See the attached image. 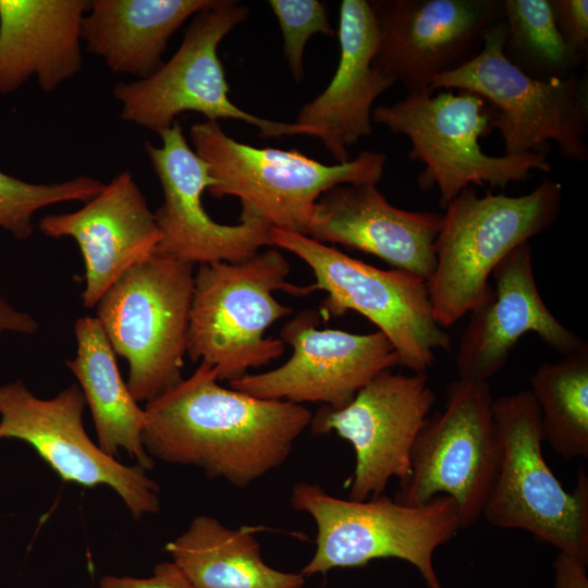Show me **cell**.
I'll return each mask as SVG.
<instances>
[{
  "label": "cell",
  "instance_id": "8",
  "mask_svg": "<svg viewBox=\"0 0 588 588\" xmlns=\"http://www.w3.org/2000/svg\"><path fill=\"white\" fill-rule=\"evenodd\" d=\"M504 19L485 35L479 54L462 68L434 78L429 89L465 90L493 110V128L503 139V156L546 152L554 143L574 162L588 160V83L577 73L539 81L512 65L503 54Z\"/></svg>",
  "mask_w": 588,
  "mask_h": 588
},
{
  "label": "cell",
  "instance_id": "9",
  "mask_svg": "<svg viewBox=\"0 0 588 588\" xmlns=\"http://www.w3.org/2000/svg\"><path fill=\"white\" fill-rule=\"evenodd\" d=\"M194 266L155 253L126 270L96 305L113 351L128 362L136 402L147 403L183 379Z\"/></svg>",
  "mask_w": 588,
  "mask_h": 588
},
{
  "label": "cell",
  "instance_id": "21",
  "mask_svg": "<svg viewBox=\"0 0 588 588\" xmlns=\"http://www.w3.org/2000/svg\"><path fill=\"white\" fill-rule=\"evenodd\" d=\"M340 60L327 88L305 103L294 123L317 133L338 163L351 160L350 147L370 136L375 100L394 83L373 65L377 25L370 1L340 5Z\"/></svg>",
  "mask_w": 588,
  "mask_h": 588
},
{
  "label": "cell",
  "instance_id": "17",
  "mask_svg": "<svg viewBox=\"0 0 588 588\" xmlns=\"http://www.w3.org/2000/svg\"><path fill=\"white\" fill-rule=\"evenodd\" d=\"M145 150L160 182L163 201L155 213L161 233L156 253L193 265L246 260L270 241L271 224L242 205L236 224H221L205 210L203 193L215 184L209 166L188 145L176 122Z\"/></svg>",
  "mask_w": 588,
  "mask_h": 588
},
{
  "label": "cell",
  "instance_id": "29",
  "mask_svg": "<svg viewBox=\"0 0 588 588\" xmlns=\"http://www.w3.org/2000/svg\"><path fill=\"white\" fill-rule=\"evenodd\" d=\"M283 37V53L296 82L305 75L304 51L315 34L334 36L324 2L318 0H269Z\"/></svg>",
  "mask_w": 588,
  "mask_h": 588
},
{
  "label": "cell",
  "instance_id": "20",
  "mask_svg": "<svg viewBox=\"0 0 588 588\" xmlns=\"http://www.w3.org/2000/svg\"><path fill=\"white\" fill-rule=\"evenodd\" d=\"M39 230L50 237H72L85 266V307H95L105 292L131 267L157 250L161 233L131 172L123 171L85 206L47 215Z\"/></svg>",
  "mask_w": 588,
  "mask_h": 588
},
{
  "label": "cell",
  "instance_id": "28",
  "mask_svg": "<svg viewBox=\"0 0 588 588\" xmlns=\"http://www.w3.org/2000/svg\"><path fill=\"white\" fill-rule=\"evenodd\" d=\"M103 186L99 180L85 175L59 183L35 184L0 171V228L26 241L34 232L36 211L63 201L87 203Z\"/></svg>",
  "mask_w": 588,
  "mask_h": 588
},
{
  "label": "cell",
  "instance_id": "10",
  "mask_svg": "<svg viewBox=\"0 0 588 588\" xmlns=\"http://www.w3.org/2000/svg\"><path fill=\"white\" fill-rule=\"evenodd\" d=\"M270 241L313 271L314 291L327 293L319 306L321 318L359 313L391 342L400 366L426 372L437 351L450 350V334L434 319L425 280L376 268L304 234L272 226Z\"/></svg>",
  "mask_w": 588,
  "mask_h": 588
},
{
  "label": "cell",
  "instance_id": "22",
  "mask_svg": "<svg viewBox=\"0 0 588 588\" xmlns=\"http://www.w3.org/2000/svg\"><path fill=\"white\" fill-rule=\"evenodd\" d=\"M87 0H0V94L35 77L51 93L83 66Z\"/></svg>",
  "mask_w": 588,
  "mask_h": 588
},
{
  "label": "cell",
  "instance_id": "14",
  "mask_svg": "<svg viewBox=\"0 0 588 588\" xmlns=\"http://www.w3.org/2000/svg\"><path fill=\"white\" fill-rule=\"evenodd\" d=\"M434 402L426 372L385 370L346 406L334 409L322 405L313 415V434L335 432L353 446L355 467L347 499L379 497L392 478L400 483L408 478L414 443Z\"/></svg>",
  "mask_w": 588,
  "mask_h": 588
},
{
  "label": "cell",
  "instance_id": "13",
  "mask_svg": "<svg viewBox=\"0 0 588 588\" xmlns=\"http://www.w3.org/2000/svg\"><path fill=\"white\" fill-rule=\"evenodd\" d=\"M85 405L77 384L50 400L36 397L21 381L0 385V439L26 442L64 481L112 488L136 519L157 513L159 485L140 466L121 464L90 440Z\"/></svg>",
  "mask_w": 588,
  "mask_h": 588
},
{
  "label": "cell",
  "instance_id": "31",
  "mask_svg": "<svg viewBox=\"0 0 588 588\" xmlns=\"http://www.w3.org/2000/svg\"><path fill=\"white\" fill-rule=\"evenodd\" d=\"M99 588H195L173 562H161L150 577L106 575L99 580Z\"/></svg>",
  "mask_w": 588,
  "mask_h": 588
},
{
  "label": "cell",
  "instance_id": "19",
  "mask_svg": "<svg viewBox=\"0 0 588 588\" xmlns=\"http://www.w3.org/2000/svg\"><path fill=\"white\" fill-rule=\"evenodd\" d=\"M443 213L391 205L376 185L339 184L318 198L306 236L371 254L426 282Z\"/></svg>",
  "mask_w": 588,
  "mask_h": 588
},
{
  "label": "cell",
  "instance_id": "5",
  "mask_svg": "<svg viewBox=\"0 0 588 588\" xmlns=\"http://www.w3.org/2000/svg\"><path fill=\"white\" fill-rule=\"evenodd\" d=\"M372 122L411 142L408 157L424 164L417 177L421 191L438 187L445 208L470 185L504 188L526 181L532 171L552 169L546 152L489 156L480 138L493 132V110L480 96L457 90L430 89L407 94L392 105L373 108Z\"/></svg>",
  "mask_w": 588,
  "mask_h": 588
},
{
  "label": "cell",
  "instance_id": "23",
  "mask_svg": "<svg viewBox=\"0 0 588 588\" xmlns=\"http://www.w3.org/2000/svg\"><path fill=\"white\" fill-rule=\"evenodd\" d=\"M213 0H93L82 21L86 49L114 73L146 78L171 36Z\"/></svg>",
  "mask_w": 588,
  "mask_h": 588
},
{
  "label": "cell",
  "instance_id": "32",
  "mask_svg": "<svg viewBox=\"0 0 588 588\" xmlns=\"http://www.w3.org/2000/svg\"><path fill=\"white\" fill-rule=\"evenodd\" d=\"M587 563L573 555L559 552L554 562L556 588H588Z\"/></svg>",
  "mask_w": 588,
  "mask_h": 588
},
{
  "label": "cell",
  "instance_id": "33",
  "mask_svg": "<svg viewBox=\"0 0 588 588\" xmlns=\"http://www.w3.org/2000/svg\"><path fill=\"white\" fill-rule=\"evenodd\" d=\"M37 327V322L29 315L13 309L0 297V333L3 331L32 333Z\"/></svg>",
  "mask_w": 588,
  "mask_h": 588
},
{
  "label": "cell",
  "instance_id": "16",
  "mask_svg": "<svg viewBox=\"0 0 588 588\" xmlns=\"http://www.w3.org/2000/svg\"><path fill=\"white\" fill-rule=\"evenodd\" d=\"M377 25L373 65L407 94L475 59L503 0L370 1Z\"/></svg>",
  "mask_w": 588,
  "mask_h": 588
},
{
  "label": "cell",
  "instance_id": "30",
  "mask_svg": "<svg viewBox=\"0 0 588 588\" xmlns=\"http://www.w3.org/2000/svg\"><path fill=\"white\" fill-rule=\"evenodd\" d=\"M558 28L566 44L576 52L588 51V1L550 0Z\"/></svg>",
  "mask_w": 588,
  "mask_h": 588
},
{
  "label": "cell",
  "instance_id": "15",
  "mask_svg": "<svg viewBox=\"0 0 588 588\" xmlns=\"http://www.w3.org/2000/svg\"><path fill=\"white\" fill-rule=\"evenodd\" d=\"M321 319L315 309L296 313L280 331V340L292 348L287 362L267 372L247 373L229 387L260 399L319 402L339 409L379 373L400 366L380 331L318 329Z\"/></svg>",
  "mask_w": 588,
  "mask_h": 588
},
{
  "label": "cell",
  "instance_id": "25",
  "mask_svg": "<svg viewBox=\"0 0 588 588\" xmlns=\"http://www.w3.org/2000/svg\"><path fill=\"white\" fill-rule=\"evenodd\" d=\"M166 550L195 588H303L306 581L268 565L253 528H230L208 515L196 516Z\"/></svg>",
  "mask_w": 588,
  "mask_h": 588
},
{
  "label": "cell",
  "instance_id": "1",
  "mask_svg": "<svg viewBox=\"0 0 588 588\" xmlns=\"http://www.w3.org/2000/svg\"><path fill=\"white\" fill-rule=\"evenodd\" d=\"M144 409L142 440L150 457L197 466L237 488L280 467L313 418L302 404L221 387L204 362Z\"/></svg>",
  "mask_w": 588,
  "mask_h": 588
},
{
  "label": "cell",
  "instance_id": "12",
  "mask_svg": "<svg viewBox=\"0 0 588 588\" xmlns=\"http://www.w3.org/2000/svg\"><path fill=\"white\" fill-rule=\"evenodd\" d=\"M489 382L457 379L444 409L428 418L411 456V474L394 500L421 505L438 495L451 498L461 529L481 517L500 458Z\"/></svg>",
  "mask_w": 588,
  "mask_h": 588
},
{
  "label": "cell",
  "instance_id": "26",
  "mask_svg": "<svg viewBox=\"0 0 588 588\" xmlns=\"http://www.w3.org/2000/svg\"><path fill=\"white\" fill-rule=\"evenodd\" d=\"M543 440L565 461L588 457V346L544 363L530 378Z\"/></svg>",
  "mask_w": 588,
  "mask_h": 588
},
{
  "label": "cell",
  "instance_id": "27",
  "mask_svg": "<svg viewBox=\"0 0 588 588\" xmlns=\"http://www.w3.org/2000/svg\"><path fill=\"white\" fill-rule=\"evenodd\" d=\"M506 35L503 54L527 76L564 79L587 56L573 50L554 20L550 0H503Z\"/></svg>",
  "mask_w": 588,
  "mask_h": 588
},
{
  "label": "cell",
  "instance_id": "4",
  "mask_svg": "<svg viewBox=\"0 0 588 588\" xmlns=\"http://www.w3.org/2000/svg\"><path fill=\"white\" fill-rule=\"evenodd\" d=\"M290 502L294 510L310 515L317 527L315 553L301 572L305 577L397 559L412 564L427 588H443L433 555L462 530L451 498L438 495L416 506L385 493L355 501L301 481L293 486Z\"/></svg>",
  "mask_w": 588,
  "mask_h": 588
},
{
  "label": "cell",
  "instance_id": "6",
  "mask_svg": "<svg viewBox=\"0 0 588 588\" xmlns=\"http://www.w3.org/2000/svg\"><path fill=\"white\" fill-rule=\"evenodd\" d=\"M492 412L500 458L482 517L588 562L586 471H578L572 492L555 477L543 456L540 411L529 390L493 399Z\"/></svg>",
  "mask_w": 588,
  "mask_h": 588
},
{
  "label": "cell",
  "instance_id": "11",
  "mask_svg": "<svg viewBox=\"0 0 588 588\" xmlns=\"http://www.w3.org/2000/svg\"><path fill=\"white\" fill-rule=\"evenodd\" d=\"M248 15L249 9L233 0H213L197 12L169 61L146 78L114 85L113 96L121 103L122 120L159 135L175 123L179 114L193 111L205 115L207 121L246 122L258 128L259 136L265 138L317 137L309 127L248 113L229 98L218 46Z\"/></svg>",
  "mask_w": 588,
  "mask_h": 588
},
{
  "label": "cell",
  "instance_id": "24",
  "mask_svg": "<svg viewBox=\"0 0 588 588\" xmlns=\"http://www.w3.org/2000/svg\"><path fill=\"white\" fill-rule=\"evenodd\" d=\"M77 352L66 366L79 382L97 432V445L114 457L120 449L145 470L155 466L146 452L142 434L145 409L133 397L123 380L113 351L97 317L85 316L75 322Z\"/></svg>",
  "mask_w": 588,
  "mask_h": 588
},
{
  "label": "cell",
  "instance_id": "2",
  "mask_svg": "<svg viewBox=\"0 0 588 588\" xmlns=\"http://www.w3.org/2000/svg\"><path fill=\"white\" fill-rule=\"evenodd\" d=\"M290 264L277 248L237 262L198 265L189 315L186 354L212 366L219 381L237 380L252 368L280 357L285 344L265 338L279 319L293 314L273 293L306 296L311 284L289 282Z\"/></svg>",
  "mask_w": 588,
  "mask_h": 588
},
{
  "label": "cell",
  "instance_id": "7",
  "mask_svg": "<svg viewBox=\"0 0 588 588\" xmlns=\"http://www.w3.org/2000/svg\"><path fill=\"white\" fill-rule=\"evenodd\" d=\"M189 138L209 166L212 197H237L271 226L304 235L322 193L339 184L377 185L387 163L384 152L372 150L328 166L295 149L257 148L229 136L217 121L194 123Z\"/></svg>",
  "mask_w": 588,
  "mask_h": 588
},
{
  "label": "cell",
  "instance_id": "3",
  "mask_svg": "<svg viewBox=\"0 0 588 588\" xmlns=\"http://www.w3.org/2000/svg\"><path fill=\"white\" fill-rule=\"evenodd\" d=\"M560 183L546 180L520 196H478L468 186L444 209L434 242L436 266L427 281L433 316L448 328L488 296L498 264L516 246L542 233L559 218Z\"/></svg>",
  "mask_w": 588,
  "mask_h": 588
},
{
  "label": "cell",
  "instance_id": "18",
  "mask_svg": "<svg viewBox=\"0 0 588 588\" xmlns=\"http://www.w3.org/2000/svg\"><path fill=\"white\" fill-rule=\"evenodd\" d=\"M491 277L493 286L469 313L460 338L458 379L488 382L503 369L519 339L528 332L536 333L562 356L588 346L546 305L535 278L530 242L512 249Z\"/></svg>",
  "mask_w": 588,
  "mask_h": 588
}]
</instances>
